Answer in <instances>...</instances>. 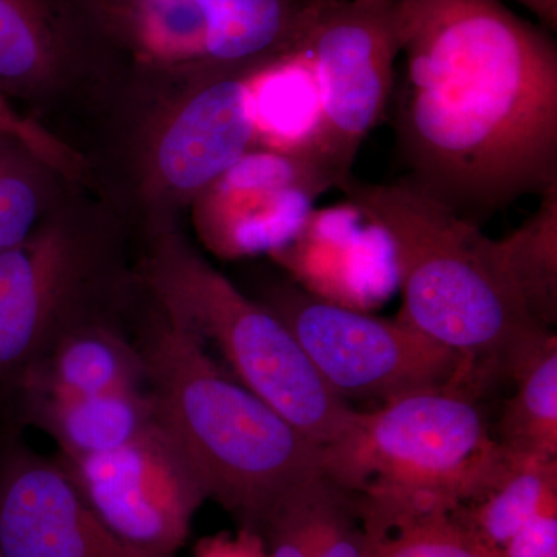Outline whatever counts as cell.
I'll use <instances>...</instances> for the list:
<instances>
[{
  "mask_svg": "<svg viewBox=\"0 0 557 557\" xmlns=\"http://www.w3.org/2000/svg\"><path fill=\"white\" fill-rule=\"evenodd\" d=\"M539 207L502 239L486 236L487 258L534 322H557V186L539 197Z\"/></svg>",
  "mask_w": 557,
  "mask_h": 557,
  "instance_id": "2e32d148",
  "label": "cell"
},
{
  "mask_svg": "<svg viewBox=\"0 0 557 557\" xmlns=\"http://www.w3.org/2000/svg\"><path fill=\"white\" fill-rule=\"evenodd\" d=\"M132 339L157 416L188 450L237 522L260 531L274 508L322 472V450L209 355L207 343L156 299Z\"/></svg>",
  "mask_w": 557,
  "mask_h": 557,
  "instance_id": "7a4b0ae2",
  "label": "cell"
},
{
  "mask_svg": "<svg viewBox=\"0 0 557 557\" xmlns=\"http://www.w3.org/2000/svg\"><path fill=\"white\" fill-rule=\"evenodd\" d=\"M263 306L298 339L321 379L341 399L381 405L424 388L471 384L480 369L399 319L372 317L281 285Z\"/></svg>",
  "mask_w": 557,
  "mask_h": 557,
  "instance_id": "8992f818",
  "label": "cell"
},
{
  "mask_svg": "<svg viewBox=\"0 0 557 557\" xmlns=\"http://www.w3.org/2000/svg\"><path fill=\"white\" fill-rule=\"evenodd\" d=\"M553 505H557V458L504 448L483 482L449 511L469 536L498 556L509 537Z\"/></svg>",
  "mask_w": 557,
  "mask_h": 557,
  "instance_id": "9a60e30c",
  "label": "cell"
},
{
  "mask_svg": "<svg viewBox=\"0 0 557 557\" xmlns=\"http://www.w3.org/2000/svg\"><path fill=\"white\" fill-rule=\"evenodd\" d=\"M0 137L21 146L33 159L60 172L75 170L76 156L38 123L22 115L0 90Z\"/></svg>",
  "mask_w": 557,
  "mask_h": 557,
  "instance_id": "603a6c76",
  "label": "cell"
},
{
  "mask_svg": "<svg viewBox=\"0 0 557 557\" xmlns=\"http://www.w3.org/2000/svg\"><path fill=\"white\" fill-rule=\"evenodd\" d=\"M251 72L201 87L161 135L157 168L171 188L203 193L249 152L256 139Z\"/></svg>",
  "mask_w": 557,
  "mask_h": 557,
  "instance_id": "7c38bea8",
  "label": "cell"
},
{
  "mask_svg": "<svg viewBox=\"0 0 557 557\" xmlns=\"http://www.w3.org/2000/svg\"><path fill=\"white\" fill-rule=\"evenodd\" d=\"M143 387L145 364L134 339L109 319L97 317L64 333L10 395L17 391L102 394Z\"/></svg>",
  "mask_w": 557,
  "mask_h": 557,
  "instance_id": "5bb4252c",
  "label": "cell"
},
{
  "mask_svg": "<svg viewBox=\"0 0 557 557\" xmlns=\"http://www.w3.org/2000/svg\"><path fill=\"white\" fill-rule=\"evenodd\" d=\"M498 557H557V505L520 528L498 549Z\"/></svg>",
  "mask_w": 557,
  "mask_h": 557,
  "instance_id": "cb8c5ba5",
  "label": "cell"
},
{
  "mask_svg": "<svg viewBox=\"0 0 557 557\" xmlns=\"http://www.w3.org/2000/svg\"><path fill=\"white\" fill-rule=\"evenodd\" d=\"M190 557H270L265 541L258 531L237 527L234 533L220 531L200 539Z\"/></svg>",
  "mask_w": 557,
  "mask_h": 557,
  "instance_id": "d4e9b609",
  "label": "cell"
},
{
  "mask_svg": "<svg viewBox=\"0 0 557 557\" xmlns=\"http://www.w3.org/2000/svg\"><path fill=\"white\" fill-rule=\"evenodd\" d=\"M519 5L525 7L528 11L534 14L541 22L542 27L549 32H556L557 28V9L549 5L547 0H515Z\"/></svg>",
  "mask_w": 557,
  "mask_h": 557,
  "instance_id": "484cf974",
  "label": "cell"
},
{
  "mask_svg": "<svg viewBox=\"0 0 557 557\" xmlns=\"http://www.w3.org/2000/svg\"><path fill=\"white\" fill-rule=\"evenodd\" d=\"M515 397L505 406L497 440L512 453L557 458V336L548 333L511 373Z\"/></svg>",
  "mask_w": 557,
  "mask_h": 557,
  "instance_id": "d6986e66",
  "label": "cell"
},
{
  "mask_svg": "<svg viewBox=\"0 0 557 557\" xmlns=\"http://www.w3.org/2000/svg\"><path fill=\"white\" fill-rule=\"evenodd\" d=\"M335 182L307 156L249 150L203 190L197 223L215 255L245 258L287 247Z\"/></svg>",
  "mask_w": 557,
  "mask_h": 557,
  "instance_id": "30bf717a",
  "label": "cell"
},
{
  "mask_svg": "<svg viewBox=\"0 0 557 557\" xmlns=\"http://www.w3.org/2000/svg\"><path fill=\"white\" fill-rule=\"evenodd\" d=\"M502 453L467 384H454L357 410L346 434L322 450V472L357 496L453 509Z\"/></svg>",
  "mask_w": 557,
  "mask_h": 557,
  "instance_id": "5b68a950",
  "label": "cell"
},
{
  "mask_svg": "<svg viewBox=\"0 0 557 557\" xmlns=\"http://www.w3.org/2000/svg\"><path fill=\"white\" fill-rule=\"evenodd\" d=\"M299 50L318 89L311 157L338 189L354 175L362 143L394 94L399 54L394 0H318Z\"/></svg>",
  "mask_w": 557,
  "mask_h": 557,
  "instance_id": "52a82bcc",
  "label": "cell"
},
{
  "mask_svg": "<svg viewBox=\"0 0 557 557\" xmlns=\"http://www.w3.org/2000/svg\"><path fill=\"white\" fill-rule=\"evenodd\" d=\"M33 157L0 137V252L16 247L35 231L42 208Z\"/></svg>",
  "mask_w": 557,
  "mask_h": 557,
  "instance_id": "44dd1931",
  "label": "cell"
},
{
  "mask_svg": "<svg viewBox=\"0 0 557 557\" xmlns=\"http://www.w3.org/2000/svg\"><path fill=\"white\" fill-rule=\"evenodd\" d=\"M53 40L39 0H0V90H24L49 73Z\"/></svg>",
  "mask_w": 557,
  "mask_h": 557,
  "instance_id": "ffe728a7",
  "label": "cell"
},
{
  "mask_svg": "<svg viewBox=\"0 0 557 557\" xmlns=\"http://www.w3.org/2000/svg\"><path fill=\"white\" fill-rule=\"evenodd\" d=\"M91 259L67 231H33L0 252V408L11 388L70 329L83 309Z\"/></svg>",
  "mask_w": 557,
  "mask_h": 557,
  "instance_id": "9c48e42d",
  "label": "cell"
},
{
  "mask_svg": "<svg viewBox=\"0 0 557 557\" xmlns=\"http://www.w3.org/2000/svg\"><path fill=\"white\" fill-rule=\"evenodd\" d=\"M256 138L269 150L310 159L319 119L317 81L304 51L260 65L248 75Z\"/></svg>",
  "mask_w": 557,
  "mask_h": 557,
  "instance_id": "e0dca14e",
  "label": "cell"
},
{
  "mask_svg": "<svg viewBox=\"0 0 557 557\" xmlns=\"http://www.w3.org/2000/svg\"><path fill=\"white\" fill-rule=\"evenodd\" d=\"M364 548L357 494L322 474L318 485L313 557H364Z\"/></svg>",
  "mask_w": 557,
  "mask_h": 557,
  "instance_id": "7402d4cb",
  "label": "cell"
},
{
  "mask_svg": "<svg viewBox=\"0 0 557 557\" xmlns=\"http://www.w3.org/2000/svg\"><path fill=\"white\" fill-rule=\"evenodd\" d=\"M395 152L412 188L483 222L557 186V46L504 0H394Z\"/></svg>",
  "mask_w": 557,
  "mask_h": 557,
  "instance_id": "6da1fadb",
  "label": "cell"
},
{
  "mask_svg": "<svg viewBox=\"0 0 557 557\" xmlns=\"http://www.w3.org/2000/svg\"><path fill=\"white\" fill-rule=\"evenodd\" d=\"M0 557H5V556L0 555Z\"/></svg>",
  "mask_w": 557,
  "mask_h": 557,
  "instance_id": "83f0119b",
  "label": "cell"
},
{
  "mask_svg": "<svg viewBox=\"0 0 557 557\" xmlns=\"http://www.w3.org/2000/svg\"><path fill=\"white\" fill-rule=\"evenodd\" d=\"M3 409L9 410L13 423L49 434L62 457L97 456L123 448L159 420L146 387L102 394L17 391Z\"/></svg>",
  "mask_w": 557,
  "mask_h": 557,
  "instance_id": "4fadbf2b",
  "label": "cell"
},
{
  "mask_svg": "<svg viewBox=\"0 0 557 557\" xmlns=\"http://www.w3.org/2000/svg\"><path fill=\"white\" fill-rule=\"evenodd\" d=\"M0 442V555L5 557H161L116 537L54 458L7 432Z\"/></svg>",
  "mask_w": 557,
  "mask_h": 557,
  "instance_id": "8fae6325",
  "label": "cell"
},
{
  "mask_svg": "<svg viewBox=\"0 0 557 557\" xmlns=\"http://www.w3.org/2000/svg\"><path fill=\"white\" fill-rule=\"evenodd\" d=\"M364 557H498L458 525L449 509L358 496Z\"/></svg>",
  "mask_w": 557,
  "mask_h": 557,
  "instance_id": "ac0fdd59",
  "label": "cell"
},
{
  "mask_svg": "<svg viewBox=\"0 0 557 557\" xmlns=\"http://www.w3.org/2000/svg\"><path fill=\"white\" fill-rule=\"evenodd\" d=\"M57 460L98 519L150 555L177 556L209 498L199 468L160 420L123 448Z\"/></svg>",
  "mask_w": 557,
  "mask_h": 557,
  "instance_id": "ba28073f",
  "label": "cell"
},
{
  "mask_svg": "<svg viewBox=\"0 0 557 557\" xmlns=\"http://www.w3.org/2000/svg\"><path fill=\"white\" fill-rule=\"evenodd\" d=\"M547 2L549 3V5L555 7V9H557V0H547Z\"/></svg>",
  "mask_w": 557,
  "mask_h": 557,
  "instance_id": "4316f807",
  "label": "cell"
},
{
  "mask_svg": "<svg viewBox=\"0 0 557 557\" xmlns=\"http://www.w3.org/2000/svg\"><path fill=\"white\" fill-rule=\"evenodd\" d=\"M338 189L386 236L403 295L399 321L471 359L480 372L508 375L552 333L494 269L482 226L403 178L369 183L351 175Z\"/></svg>",
  "mask_w": 557,
  "mask_h": 557,
  "instance_id": "3957f363",
  "label": "cell"
},
{
  "mask_svg": "<svg viewBox=\"0 0 557 557\" xmlns=\"http://www.w3.org/2000/svg\"><path fill=\"white\" fill-rule=\"evenodd\" d=\"M146 276L153 298L214 344L237 380L314 446L324 450L346 434L357 410L325 384L269 307L174 239L159 244Z\"/></svg>",
  "mask_w": 557,
  "mask_h": 557,
  "instance_id": "277c9868",
  "label": "cell"
}]
</instances>
